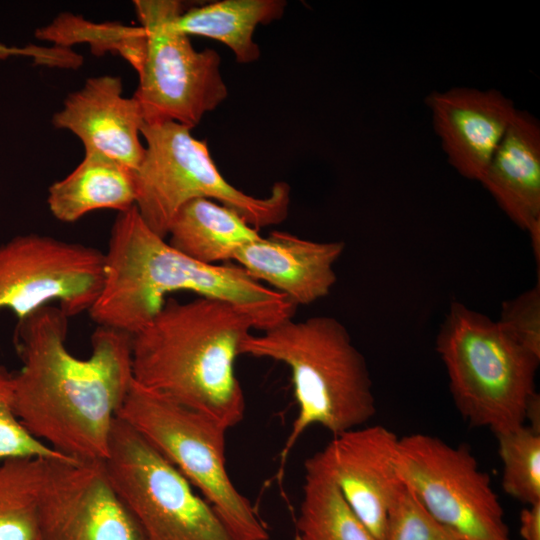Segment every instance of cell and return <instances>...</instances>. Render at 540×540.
<instances>
[{"mask_svg":"<svg viewBox=\"0 0 540 540\" xmlns=\"http://www.w3.org/2000/svg\"><path fill=\"white\" fill-rule=\"evenodd\" d=\"M253 329L254 318L230 302L167 298L154 318L132 335L134 381L229 429L245 415L235 360Z\"/></svg>","mask_w":540,"mask_h":540,"instance_id":"3957f363","label":"cell"},{"mask_svg":"<svg viewBox=\"0 0 540 540\" xmlns=\"http://www.w3.org/2000/svg\"><path fill=\"white\" fill-rule=\"evenodd\" d=\"M519 531L523 540H540V502L526 505L520 513Z\"/></svg>","mask_w":540,"mask_h":540,"instance_id":"f1b7e54d","label":"cell"},{"mask_svg":"<svg viewBox=\"0 0 540 540\" xmlns=\"http://www.w3.org/2000/svg\"><path fill=\"white\" fill-rule=\"evenodd\" d=\"M297 530L300 540H378L312 456L305 462Z\"/></svg>","mask_w":540,"mask_h":540,"instance_id":"44dd1931","label":"cell"},{"mask_svg":"<svg viewBox=\"0 0 540 540\" xmlns=\"http://www.w3.org/2000/svg\"><path fill=\"white\" fill-rule=\"evenodd\" d=\"M104 257L102 289L88 313L98 326L131 336L179 291L230 302L261 331L293 318L297 308L237 264H205L179 252L145 224L135 205L118 213Z\"/></svg>","mask_w":540,"mask_h":540,"instance_id":"7a4b0ae2","label":"cell"},{"mask_svg":"<svg viewBox=\"0 0 540 540\" xmlns=\"http://www.w3.org/2000/svg\"><path fill=\"white\" fill-rule=\"evenodd\" d=\"M283 0H222L184 11L175 20L178 31L222 42L239 63L260 57L253 36L258 25L280 19L286 8Z\"/></svg>","mask_w":540,"mask_h":540,"instance_id":"ffe728a7","label":"cell"},{"mask_svg":"<svg viewBox=\"0 0 540 540\" xmlns=\"http://www.w3.org/2000/svg\"><path fill=\"white\" fill-rule=\"evenodd\" d=\"M520 229L540 222V125L518 110L479 181Z\"/></svg>","mask_w":540,"mask_h":540,"instance_id":"e0dca14e","label":"cell"},{"mask_svg":"<svg viewBox=\"0 0 540 540\" xmlns=\"http://www.w3.org/2000/svg\"><path fill=\"white\" fill-rule=\"evenodd\" d=\"M436 350L455 407L466 422L489 428L495 436L525 425L540 357L498 321L453 301L437 334Z\"/></svg>","mask_w":540,"mask_h":540,"instance_id":"5b68a950","label":"cell"},{"mask_svg":"<svg viewBox=\"0 0 540 540\" xmlns=\"http://www.w3.org/2000/svg\"><path fill=\"white\" fill-rule=\"evenodd\" d=\"M168 243L205 264L232 261L245 244L261 235L235 210L216 201L197 198L183 205L169 227Z\"/></svg>","mask_w":540,"mask_h":540,"instance_id":"d6986e66","label":"cell"},{"mask_svg":"<svg viewBox=\"0 0 540 540\" xmlns=\"http://www.w3.org/2000/svg\"><path fill=\"white\" fill-rule=\"evenodd\" d=\"M46 460L0 463V540H39L37 503Z\"/></svg>","mask_w":540,"mask_h":540,"instance_id":"7402d4cb","label":"cell"},{"mask_svg":"<svg viewBox=\"0 0 540 540\" xmlns=\"http://www.w3.org/2000/svg\"><path fill=\"white\" fill-rule=\"evenodd\" d=\"M398 441L382 425L361 426L333 436L312 456L378 540H382L390 509L404 486L395 466Z\"/></svg>","mask_w":540,"mask_h":540,"instance_id":"4fadbf2b","label":"cell"},{"mask_svg":"<svg viewBox=\"0 0 540 540\" xmlns=\"http://www.w3.org/2000/svg\"><path fill=\"white\" fill-rule=\"evenodd\" d=\"M382 540H462L436 521L404 485L396 497Z\"/></svg>","mask_w":540,"mask_h":540,"instance_id":"484cf974","label":"cell"},{"mask_svg":"<svg viewBox=\"0 0 540 540\" xmlns=\"http://www.w3.org/2000/svg\"><path fill=\"white\" fill-rule=\"evenodd\" d=\"M496 437L502 489L526 505L540 502V432L523 425Z\"/></svg>","mask_w":540,"mask_h":540,"instance_id":"cb8c5ba5","label":"cell"},{"mask_svg":"<svg viewBox=\"0 0 540 540\" xmlns=\"http://www.w3.org/2000/svg\"><path fill=\"white\" fill-rule=\"evenodd\" d=\"M344 249L342 241L317 242L273 231L243 245L232 261L296 306L308 305L334 287V265Z\"/></svg>","mask_w":540,"mask_h":540,"instance_id":"2e32d148","label":"cell"},{"mask_svg":"<svg viewBox=\"0 0 540 540\" xmlns=\"http://www.w3.org/2000/svg\"><path fill=\"white\" fill-rule=\"evenodd\" d=\"M13 380V373L0 365V463L18 458H70L34 437L22 424L14 408Z\"/></svg>","mask_w":540,"mask_h":540,"instance_id":"d4e9b609","label":"cell"},{"mask_svg":"<svg viewBox=\"0 0 540 540\" xmlns=\"http://www.w3.org/2000/svg\"><path fill=\"white\" fill-rule=\"evenodd\" d=\"M435 133L451 166L480 181L518 109L500 91L455 87L426 98Z\"/></svg>","mask_w":540,"mask_h":540,"instance_id":"5bb4252c","label":"cell"},{"mask_svg":"<svg viewBox=\"0 0 540 540\" xmlns=\"http://www.w3.org/2000/svg\"><path fill=\"white\" fill-rule=\"evenodd\" d=\"M68 316L43 306L19 320L15 345L22 367L14 408L25 428L57 452L103 461L111 429L133 383L132 336L98 326L87 358L66 347Z\"/></svg>","mask_w":540,"mask_h":540,"instance_id":"6da1fadb","label":"cell"},{"mask_svg":"<svg viewBox=\"0 0 540 540\" xmlns=\"http://www.w3.org/2000/svg\"><path fill=\"white\" fill-rule=\"evenodd\" d=\"M36 36L56 43V46L70 45L76 41H88L94 50L101 53L115 49L138 70L145 48V33L140 27H126L118 24L95 25L71 14L59 15L55 21L42 29Z\"/></svg>","mask_w":540,"mask_h":540,"instance_id":"603a6c76","label":"cell"},{"mask_svg":"<svg viewBox=\"0 0 540 540\" xmlns=\"http://www.w3.org/2000/svg\"><path fill=\"white\" fill-rule=\"evenodd\" d=\"M240 355L272 359L291 372L298 412L281 452L282 466L310 426L320 425L335 436L375 416L366 360L334 317L291 318L261 334L251 333L242 341Z\"/></svg>","mask_w":540,"mask_h":540,"instance_id":"277c9868","label":"cell"},{"mask_svg":"<svg viewBox=\"0 0 540 540\" xmlns=\"http://www.w3.org/2000/svg\"><path fill=\"white\" fill-rule=\"evenodd\" d=\"M12 56H29L36 64L59 66L64 58L61 48H52L28 45L26 47H9L0 43V62Z\"/></svg>","mask_w":540,"mask_h":540,"instance_id":"83f0119b","label":"cell"},{"mask_svg":"<svg viewBox=\"0 0 540 540\" xmlns=\"http://www.w3.org/2000/svg\"><path fill=\"white\" fill-rule=\"evenodd\" d=\"M122 89L118 76L91 77L67 96L52 123L75 134L85 152L101 153L135 171L145 152L139 137L144 119L137 100L122 96Z\"/></svg>","mask_w":540,"mask_h":540,"instance_id":"9a60e30c","label":"cell"},{"mask_svg":"<svg viewBox=\"0 0 540 540\" xmlns=\"http://www.w3.org/2000/svg\"><path fill=\"white\" fill-rule=\"evenodd\" d=\"M395 466L425 510L462 540H512L489 474L464 445L423 433L399 438Z\"/></svg>","mask_w":540,"mask_h":540,"instance_id":"30bf717a","label":"cell"},{"mask_svg":"<svg viewBox=\"0 0 540 540\" xmlns=\"http://www.w3.org/2000/svg\"><path fill=\"white\" fill-rule=\"evenodd\" d=\"M141 135L146 147L134 171L135 207L158 236L166 238L179 209L197 198L235 210L257 230L286 219L290 204L286 182H276L267 197H254L222 176L207 141L193 137L190 128L176 122L143 123Z\"/></svg>","mask_w":540,"mask_h":540,"instance_id":"8992f818","label":"cell"},{"mask_svg":"<svg viewBox=\"0 0 540 540\" xmlns=\"http://www.w3.org/2000/svg\"><path fill=\"white\" fill-rule=\"evenodd\" d=\"M145 33V48L137 70L134 98L144 123L176 122L190 129L215 110L228 95L213 49L197 51L175 20L184 10L177 0H135Z\"/></svg>","mask_w":540,"mask_h":540,"instance_id":"9c48e42d","label":"cell"},{"mask_svg":"<svg viewBox=\"0 0 540 540\" xmlns=\"http://www.w3.org/2000/svg\"><path fill=\"white\" fill-rule=\"evenodd\" d=\"M117 417L137 430L199 489L237 540L269 539L267 526L228 475V428L134 380Z\"/></svg>","mask_w":540,"mask_h":540,"instance_id":"52a82bcc","label":"cell"},{"mask_svg":"<svg viewBox=\"0 0 540 540\" xmlns=\"http://www.w3.org/2000/svg\"><path fill=\"white\" fill-rule=\"evenodd\" d=\"M102 463L145 540H237L183 474L118 417Z\"/></svg>","mask_w":540,"mask_h":540,"instance_id":"ba28073f","label":"cell"},{"mask_svg":"<svg viewBox=\"0 0 540 540\" xmlns=\"http://www.w3.org/2000/svg\"><path fill=\"white\" fill-rule=\"evenodd\" d=\"M498 322L525 349L540 357V279L517 297L502 303Z\"/></svg>","mask_w":540,"mask_h":540,"instance_id":"4316f807","label":"cell"},{"mask_svg":"<svg viewBox=\"0 0 540 540\" xmlns=\"http://www.w3.org/2000/svg\"><path fill=\"white\" fill-rule=\"evenodd\" d=\"M37 525L39 540H145L102 461L47 459Z\"/></svg>","mask_w":540,"mask_h":540,"instance_id":"7c38bea8","label":"cell"},{"mask_svg":"<svg viewBox=\"0 0 540 540\" xmlns=\"http://www.w3.org/2000/svg\"><path fill=\"white\" fill-rule=\"evenodd\" d=\"M525 424L531 429L540 432V395L536 392L526 408Z\"/></svg>","mask_w":540,"mask_h":540,"instance_id":"f546056e","label":"cell"},{"mask_svg":"<svg viewBox=\"0 0 540 540\" xmlns=\"http://www.w3.org/2000/svg\"><path fill=\"white\" fill-rule=\"evenodd\" d=\"M135 198L134 170L88 151L69 175L49 187L47 203L56 219L71 223L98 209L125 211Z\"/></svg>","mask_w":540,"mask_h":540,"instance_id":"ac0fdd59","label":"cell"},{"mask_svg":"<svg viewBox=\"0 0 540 540\" xmlns=\"http://www.w3.org/2000/svg\"><path fill=\"white\" fill-rule=\"evenodd\" d=\"M104 253L36 233L0 244V310L19 320L56 305L72 317L89 311L104 281Z\"/></svg>","mask_w":540,"mask_h":540,"instance_id":"8fae6325","label":"cell"}]
</instances>
